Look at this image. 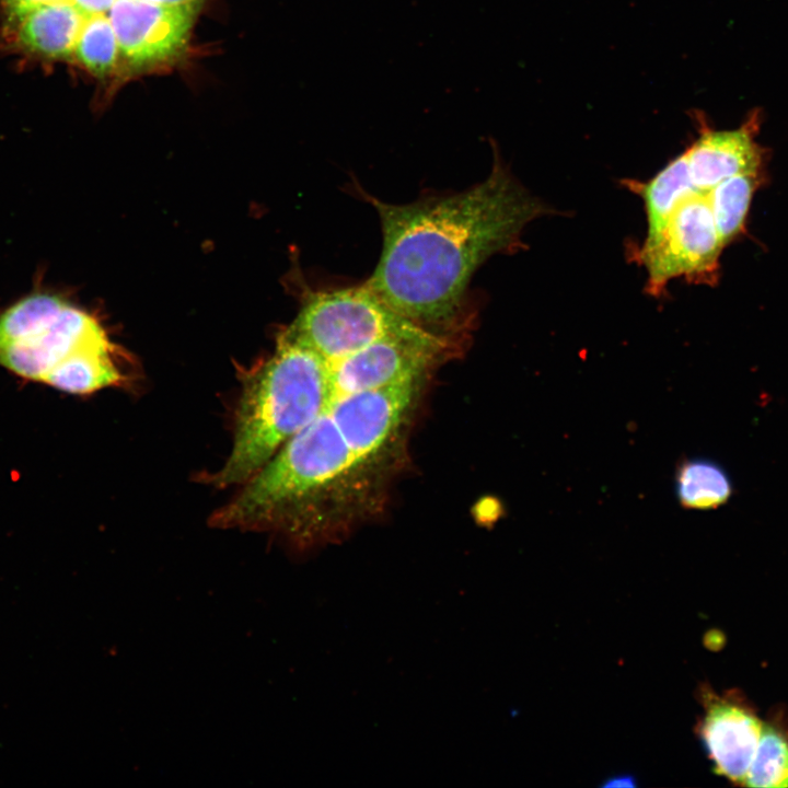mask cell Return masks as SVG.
<instances>
[{"label": "cell", "mask_w": 788, "mask_h": 788, "mask_svg": "<svg viewBox=\"0 0 788 788\" xmlns=\"http://www.w3.org/2000/svg\"><path fill=\"white\" fill-rule=\"evenodd\" d=\"M758 173H741L728 177L707 192L714 220L723 245L743 230L753 194L760 183Z\"/></svg>", "instance_id": "15"}, {"label": "cell", "mask_w": 788, "mask_h": 788, "mask_svg": "<svg viewBox=\"0 0 788 788\" xmlns=\"http://www.w3.org/2000/svg\"><path fill=\"white\" fill-rule=\"evenodd\" d=\"M359 465L326 410L247 479L211 523L225 529L273 528Z\"/></svg>", "instance_id": "4"}, {"label": "cell", "mask_w": 788, "mask_h": 788, "mask_svg": "<svg viewBox=\"0 0 788 788\" xmlns=\"http://www.w3.org/2000/svg\"><path fill=\"white\" fill-rule=\"evenodd\" d=\"M376 211L382 251L366 281L408 320L452 336L467 325V290L491 256L518 245L523 229L545 212L496 158L488 176L470 188L390 204L359 185Z\"/></svg>", "instance_id": "1"}, {"label": "cell", "mask_w": 788, "mask_h": 788, "mask_svg": "<svg viewBox=\"0 0 788 788\" xmlns=\"http://www.w3.org/2000/svg\"><path fill=\"white\" fill-rule=\"evenodd\" d=\"M112 349L97 321L56 293L33 291L0 312V367L65 393L119 382Z\"/></svg>", "instance_id": "2"}, {"label": "cell", "mask_w": 788, "mask_h": 788, "mask_svg": "<svg viewBox=\"0 0 788 788\" xmlns=\"http://www.w3.org/2000/svg\"><path fill=\"white\" fill-rule=\"evenodd\" d=\"M452 348L404 338L373 343L328 363L332 401L351 393L420 378Z\"/></svg>", "instance_id": "8"}, {"label": "cell", "mask_w": 788, "mask_h": 788, "mask_svg": "<svg viewBox=\"0 0 788 788\" xmlns=\"http://www.w3.org/2000/svg\"><path fill=\"white\" fill-rule=\"evenodd\" d=\"M76 59L92 74L104 78L119 59L118 40L105 14L88 19L73 51Z\"/></svg>", "instance_id": "16"}, {"label": "cell", "mask_w": 788, "mask_h": 788, "mask_svg": "<svg viewBox=\"0 0 788 788\" xmlns=\"http://www.w3.org/2000/svg\"><path fill=\"white\" fill-rule=\"evenodd\" d=\"M675 497L684 509L712 510L733 494L732 480L717 462L706 457L681 460L674 473Z\"/></svg>", "instance_id": "14"}, {"label": "cell", "mask_w": 788, "mask_h": 788, "mask_svg": "<svg viewBox=\"0 0 788 788\" xmlns=\"http://www.w3.org/2000/svg\"><path fill=\"white\" fill-rule=\"evenodd\" d=\"M723 246L707 193L696 192L675 210L660 241L638 253L648 291L658 294L679 277L709 280Z\"/></svg>", "instance_id": "6"}, {"label": "cell", "mask_w": 788, "mask_h": 788, "mask_svg": "<svg viewBox=\"0 0 788 788\" xmlns=\"http://www.w3.org/2000/svg\"><path fill=\"white\" fill-rule=\"evenodd\" d=\"M647 220V232L641 251L654 246L664 233L679 206L698 192L691 177L683 152L646 183L637 184Z\"/></svg>", "instance_id": "13"}, {"label": "cell", "mask_w": 788, "mask_h": 788, "mask_svg": "<svg viewBox=\"0 0 788 788\" xmlns=\"http://www.w3.org/2000/svg\"><path fill=\"white\" fill-rule=\"evenodd\" d=\"M282 333L328 363L387 338L454 343V337L427 329L396 312L366 282L309 292L297 317Z\"/></svg>", "instance_id": "5"}, {"label": "cell", "mask_w": 788, "mask_h": 788, "mask_svg": "<svg viewBox=\"0 0 788 788\" xmlns=\"http://www.w3.org/2000/svg\"><path fill=\"white\" fill-rule=\"evenodd\" d=\"M419 381L364 390L333 399L327 413L359 464L376 455L399 429Z\"/></svg>", "instance_id": "9"}, {"label": "cell", "mask_w": 788, "mask_h": 788, "mask_svg": "<svg viewBox=\"0 0 788 788\" xmlns=\"http://www.w3.org/2000/svg\"><path fill=\"white\" fill-rule=\"evenodd\" d=\"M705 714L698 733L714 770L734 783H744L762 733L751 711L727 698L702 691Z\"/></svg>", "instance_id": "10"}, {"label": "cell", "mask_w": 788, "mask_h": 788, "mask_svg": "<svg viewBox=\"0 0 788 788\" xmlns=\"http://www.w3.org/2000/svg\"><path fill=\"white\" fill-rule=\"evenodd\" d=\"M204 0L162 5L143 0H116L108 18L119 58L136 71L177 59L186 49Z\"/></svg>", "instance_id": "7"}, {"label": "cell", "mask_w": 788, "mask_h": 788, "mask_svg": "<svg viewBox=\"0 0 788 788\" xmlns=\"http://www.w3.org/2000/svg\"><path fill=\"white\" fill-rule=\"evenodd\" d=\"M88 19L71 2L35 5L8 13V39L24 53L50 60L69 59Z\"/></svg>", "instance_id": "12"}, {"label": "cell", "mask_w": 788, "mask_h": 788, "mask_svg": "<svg viewBox=\"0 0 788 788\" xmlns=\"http://www.w3.org/2000/svg\"><path fill=\"white\" fill-rule=\"evenodd\" d=\"M143 1L155 3V4H162V5H175V4L186 3L192 0H143Z\"/></svg>", "instance_id": "21"}, {"label": "cell", "mask_w": 788, "mask_h": 788, "mask_svg": "<svg viewBox=\"0 0 788 788\" xmlns=\"http://www.w3.org/2000/svg\"><path fill=\"white\" fill-rule=\"evenodd\" d=\"M70 2L86 19H90L109 12L116 0H70Z\"/></svg>", "instance_id": "18"}, {"label": "cell", "mask_w": 788, "mask_h": 788, "mask_svg": "<svg viewBox=\"0 0 788 788\" xmlns=\"http://www.w3.org/2000/svg\"><path fill=\"white\" fill-rule=\"evenodd\" d=\"M7 14L22 11L35 5L55 2H70V0H0Z\"/></svg>", "instance_id": "19"}, {"label": "cell", "mask_w": 788, "mask_h": 788, "mask_svg": "<svg viewBox=\"0 0 788 788\" xmlns=\"http://www.w3.org/2000/svg\"><path fill=\"white\" fill-rule=\"evenodd\" d=\"M743 785L753 788L788 787V742L774 728L763 727Z\"/></svg>", "instance_id": "17"}, {"label": "cell", "mask_w": 788, "mask_h": 788, "mask_svg": "<svg viewBox=\"0 0 788 788\" xmlns=\"http://www.w3.org/2000/svg\"><path fill=\"white\" fill-rule=\"evenodd\" d=\"M758 114L738 129H706L684 152L691 177L698 192L707 193L723 179L741 173H758L762 148L755 141Z\"/></svg>", "instance_id": "11"}, {"label": "cell", "mask_w": 788, "mask_h": 788, "mask_svg": "<svg viewBox=\"0 0 788 788\" xmlns=\"http://www.w3.org/2000/svg\"><path fill=\"white\" fill-rule=\"evenodd\" d=\"M605 787H635L636 781L635 778L630 775H619L616 777H612L606 780V783L603 784Z\"/></svg>", "instance_id": "20"}, {"label": "cell", "mask_w": 788, "mask_h": 788, "mask_svg": "<svg viewBox=\"0 0 788 788\" xmlns=\"http://www.w3.org/2000/svg\"><path fill=\"white\" fill-rule=\"evenodd\" d=\"M331 402L328 362L281 333L274 354L244 382L232 449L212 483L250 479Z\"/></svg>", "instance_id": "3"}]
</instances>
